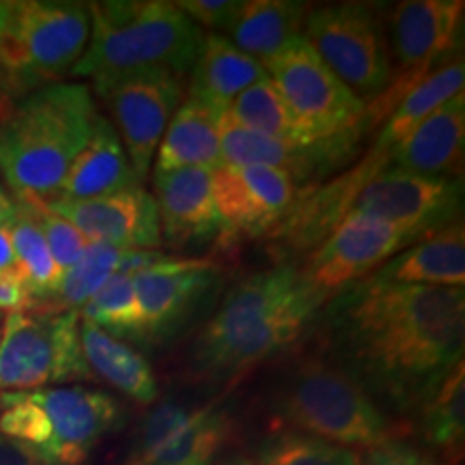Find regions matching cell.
Returning <instances> with one entry per match:
<instances>
[{
  "mask_svg": "<svg viewBox=\"0 0 465 465\" xmlns=\"http://www.w3.org/2000/svg\"><path fill=\"white\" fill-rule=\"evenodd\" d=\"M328 358L383 411H411L463 360L465 289L366 276L323 308Z\"/></svg>",
  "mask_w": 465,
  "mask_h": 465,
  "instance_id": "cell-1",
  "label": "cell"
},
{
  "mask_svg": "<svg viewBox=\"0 0 465 465\" xmlns=\"http://www.w3.org/2000/svg\"><path fill=\"white\" fill-rule=\"evenodd\" d=\"M328 302L291 263L243 278L201 328L192 369L207 380L242 373L298 342Z\"/></svg>",
  "mask_w": 465,
  "mask_h": 465,
  "instance_id": "cell-2",
  "label": "cell"
},
{
  "mask_svg": "<svg viewBox=\"0 0 465 465\" xmlns=\"http://www.w3.org/2000/svg\"><path fill=\"white\" fill-rule=\"evenodd\" d=\"M97 110L83 83L45 84L0 119V174L17 201H52L89 141Z\"/></svg>",
  "mask_w": 465,
  "mask_h": 465,
  "instance_id": "cell-3",
  "label": "cell"
},
{
  "mask_svg": "<svg viewBox=\"0 0 465 465\" xmlns=\"http://www.w3.org/2000/svg\"><path fill=\"white\" fill-rule=\"evenodd\" d=\"M86 7L91 17L89 44L72 75L91 78L93 91L151 69L185 75L194 67L205 42L203 28L177 3L106 0Z\"/></svg>",
  "mask_w": 465,
  "mask_h": 465,
  "instance_id": "cell-4",
  "label": "cell"
},
{
  "mask_svg": "<svg viewBox=\"0 0 465 465\" xmlns=\"http://www.w3.org/2000/svg\"><path fill=\"white\" fill-rule=\"evenodd\" d=\"M274 410L291 431L347 449L373 450L397 438L386 411L328 356H306L291 366L276 388Z\"/></svg>",
  "mask_w": 465,
  "mask_h": 465,
  "instance_id": "cell-5",
  "label": "cell"
},
{
  "mask_svg": "<svg viewBox=\"0 0 465 465\" xmlns=\"http://www.w3.org/2000/svg\"><path fill=\"white\" fill-rule=\"evenodd\" d=\"M84 3L0 0V91L31 93L72 74L89 44Z\"/></svg>",
  "mask_w": 465,
  "mask_h": 465,
  "instance_id": "cell-6",
  "label": "cell"
},
{
  "mask_svg": "<svg viewBox=\"0 0 465 465\" xmlns=\"http://www.w3.org/2000/svg\"><path fill=\"white\" fill-rule=\"evenodd\" d=\"M386 5L334 3L308 11L302 37L360 102H377L394 84L383 31Z\"/></svg>",
  "mask_w": 465,
  "mask_h": 465,
  "instance_id": "cell-7",
  "label": "cell"
},
{
  "mask_svg": "<svg viewBox=\"0 0 465 465\" xmlns=\"http://www.w3.org/2000/svg\"><path fill=\"white\" fill-rule=\"evenodd\" d=\"M93 380L80 345V315L33 308L7 315L0 332V392H31Z\"/></svg>",
  "mask_w": 465,
  "mask_h": 465,
  "instance_id": "cell-8",
  "label": "cell"
},
{
  "mask_svg": "<svg viewBox=\"0 0 465 465\" xmlns=\"http://www.w3.org/2000/svg\"><path fill=\"white\" fill-rule=\"evenodd\" d=\"M265 69L267 78L317 141L366 121V104L330 72L304 37L267 61Z\"/></svg>",
  "mask_w": 465,
  "mask_h": 465,
  "instance_id": "cell-9",
  "label": "cell"
},
{
  "mask_svg": "<svg viewBox=\"0 0 465 465\" xmlns=\"http://www.w3.org/2000/svg\"><path fill=\"white\" fill-rule=\"evenodd\" d=\"M461 177H424L386 166L358 190L347 216L405 226L422 240L461 223Z\"/></svg>",
  "mask_w": 465,
  "mask_h": 465,
  "instance_id": "cell-10",
  "label": "cell"
},
{
  "mask_svg": "<svg viewBox=\"0 0 465 465\" xmlns=\"http://www.w3.org/2000/svg\"><path fill=\"white\" fill-rule=\"evenodd\" d=\"M108 104L114 130L138 182L147 179L168 121L183 100V75L151 69L114 80L95 91Z\"/></svg>",
  "mask_w": 465,
  "mask_h": 465,
  "instance_id": "cell-11",
  "label": "cell"
},
{
  "mask_svg": "<svg viewBox=\"0 0 465 465\" xmlns=\"http://www.w3.org/2000/svg\"><path fill=\"white\" fill-rule=\"evenodd\" d=\"M416 242L420 237L405 226L369 216H347L308 254L300 270L317 293L332 300L339 291L373 274Z\"/></svg>",
  "mask_w": 465,
  "mask_h": 465,
  "instance_id": "cell-12",
  "label": "cell"
},
{
  "mask_svg": "<svg viewBox=\"0 0 465 465\" xmlns=\"http://www.w3.org/2000/svg\"><path fill=\"white\" fill-rule=\"evenodd\" d=\"M298 199V183L270 166H220L213 201L223 220V246L272 235Z\"/></svg>",
  "mask_w": 465,
  "mask_h": 465,
  "instance_id": "cell-13",
  "label": "cell"
},
{
  "mask_svg": "<svg viewBox=\"0 0 465 465\" xmlns=\"http://www.w3.org/2000/svg\"><path fill=\"white\" fill-rule=\"evenodd\" d=\"M369 127L371 124L366 119L364 124L336 136L308 144H291L246 130L232 119L229 110H224L220 114L223 166H270L287 173L295 183L315 182L339 171L353 158L360 138Z\"/></svg>",
  "mask_w": 465,
  "mask_h": 465,
  "instance_id": "cell-14",
  "label": "cell"
},
{
  "mask_svg": "<svg viewBox=\"0 0 465 465\" xmlns=\"http://www.w3.org/2000/svg\"><path fill=\"white\" fill-rule=\"evenodd\" d=\"M143 315V345L164 342L199 312L220 282L212 259L168 257L132 276Z\"/></svg>",
  "mask_w": 465,
  "mask_h": 465,
  "instance_id": "cell-15",
  "label": "cell"
},
{
  "mask_svg": "<svg viewBox=\"0 0 465 465\" xmlns=\"http://www.w3.org/2000/svg\"><path fill=\"white\" fill-rule=\"evenodd\" d=\"M231 433V418L216 403L188 410L166 401L144 418L124 465H213Z\"/></svg>",
  "mask_w": 465,
  "mask_h": 465,
  "instance_id": "cell-16",
  "label": "cell"
},
{
  "mask_svg": "<svg viewBox=\"0 0 465 465\" xmlns=\"http://www.w3.org/2000/svg\"><path fill=\"white\" fill-rule=\"evenodd\" d=\"M52 427L48 463L80 465L100 441L124 427L125 407L104 391L83 386L28 392Z\"/></svg>",
  "mask_w": 465,
  "mask_h": 465,
  "instance_id": "cell-17",
  "label": "cell"
},
{
  "mask_svg": "<svg viewBox=\"0 0 465 465\" xmlns=\"http://www.w3.org/2000/svg\"><path fill=\"white\" fill-rule=\"evenodd\" d=\"M42 205L74 224L89 242L110 243L119 250L162 246L158 207L143 185L91 201H48Z\"/></svg>",
  "mask_w": 465,
  "mask_h": 465,
  "instance_id": "cell-18",
  "label": "cell"
},
{
  "mask_svg": "<svg viewBox=\"0 0 465 465\" xmlns=\"http://www.w3.org/2000/svg\"><path fill=\"white\" fill-rule=\"evenodd\" d=\"M461 0H405L383 11L388 54L394 75L429 72L455 45L463 25Z\"/></svg>",
  "mask_w": 465,
  "mask_h": 465,
  "instance_id": "cell-19",
  "label": "cell"
},
{
  "mask_svg": "<svg viewBox=\"0 0 465 465\" xmlns=\"http://www.w3.org/2000/svg\"><path fill=\"white\" fill-rule=\"evenodd\" d=\"M153 201L162 242L173 250L205 246L223 235V220L213 201V171L209 168L155 173Z\"/></svg>",
  "mask_w": 465,
  "mask_h": 465,
  "instance_id": "cell-20",
  "label": "cell"
},
{
  "mask_svg": "<svg viewBox=\"0 0 465 465\" xmlns=\"http://www.w3.org/2000/svg\"><path fill=\"white\" fill-rule=\"evenodd\" d=\"M465 144V95L452 97L431 113L388 153V166L424 177H457Z\"/></svg>",
  "mask_w": 465,
  "mask_h": 465,
  "instance_id": "cell-21",
  "label": "cell"
},
{
  "mask_svg": "<svg viewBox=\"0 0 465 465\" xmlns=\"http://www.w3.org/2000/svg\"><path fill=\"white\" fill-rule=\"evenodd\" d=\"M132 185L143 183L132 171L114 125L97 113L89 141L69 166L52 201H91L132 188Z\"/></svg>",
  "mask_w": 465,
  "mask_h": 465,
  "instance_id": "cell-22",
  "label": "cell"
},
{
  "mask_svg": "<svg viewBox=\"0 0 465 465\" xmlns=\"http://www.w3.org/2000/svg\"><path fill=\"white\" fill-rule=\"evenodd\" d=\"M375 281L422 287L463 289L465 284V231L461 223L422 237L397 257L375 270Z\"/></svg>",
  "mask_w": 465,
  "mask_h": 465,
  "instance_id": "cell-23",
  "label": "cell"
},
{
  "mask_svg": "<svg viewBox=\"0 0 465 465\" xmlns=\"http://www.w3.org/2000/svg\"><path fill=\"white\" fill-rule=\"evenodd\" d=\"M224 110L212 104L185 97L182 106L174 110L173 119L155 151V173L174 168H209L218 171L223 166L220 151V114Z\"/></svg>",
  "mask_w": 465,
  "mask_h": 465,
  "instance_id": "cell-24",
  "label": "cell"
},
{
  "mask_svg": "<svg viewBox=\"0 0 465 465\" xmlns=\"http://www.w3.org/2000/svg\"><path fill=\"white\" fill-rule=\"evenodd\" d=\"M265 78L267 69L263 63L232 45L224 35L209 33L192 67L190 97L226 110L240 93Z\"/></svg>",
  "mask_w": 465,
  "mask_h": 465,
  "instance_id": "cell-25",
  "label": "cell"
},
{
  "mask_svg": "<svg viewBox=\"0 0 465 465\" xmlns=\"http://www.w3.org/2000/svg\"><path fill=\"white\" fill-rule=\"evenodd\" d=\"M308 7L295 0H248L224 37L265 65L302 37Z\"/></svg>",
  "mask_w": 465,
  "mask_h": 465,
  "instance_id": "cell-26",
  "label": "cell"
},
{
  "mask_svg": "<svg viewBox=\"0 0 465 465\" xmlns=\"http://www.w3.org/2000/svg\"><path fill=\"white\" fill-rule=\"evenodd\" d=\"M80 345L93 377H100L141 405L158 401L160 386L153 369L136 349L113 339L83 319H80Z\"/></svg>",
  "mask_w": 465,
  "mask_h": 465,
  "instance_id": "cell-27",
  "label": "cell"
},
{
  "mask_svg": "<svg viewBox=\"0 0 465 465\" xmlns=\"http://www.w3.org/2000/svg\"><path fill=\"white\" fill-rule=\"evenodd\" d=\"M465 86V65L461 58H452L441 67H435L433 72H427L422 80L411 86L405 93L403 100L392 108L391 119L381 127L380 136L373 151L386 155L405 141L418 125L427 119L429 114L435 113L440 106L452 97L463 93Z\"/></svg>",
  "mask_w": 465,
  "mask_h": 465,
  "instance_id": "cell-28",
  "label": "cell"
},
{
  "mask_svg": "<svg viewBox=\"0 0 465 465\" xmlns=\"http://www.w3.org/2000/svg\"><path fill=\"white\" fill-rule=\"evenodd\" d=\"M420 438L429 449L455 463L461 459L465 444V371L463 360L438 383V388L422 401Z\"/></svg>",
  "mask_w": 465,
  "mask_h": 465,
  "instance_id": "cell-29",
  "label": "cell"
},
{
  "mask_svg": "<svg viewBox=\"0 0 465 465\" xmlns=\"http://www.w3.org/2000/svg\"><path fill=\"white\" fill-rule=\"evenodd\" d=\"M237 124L250 132H257L261 136L274 138L281 143L308 144L317 138L308 132V127L295 116L284 97L270 78L252 84L226 108Z\"/></svg>",
  "mask_w": 465,
  "mask_h": 465,
  "instance_id": "cell-30",
  "label": "cell"
},
{
  "mask_svg": "<svg viewBox=\"0 0 465 465\" xmlns=\"http://www.w3.org/2000/svg\"><path fill=\"white\" fill-rule=\"evenodd\" d=\"M11 240H14L17 270L26 281L35 306L48 302L56 293L63 272L52 259L44 232L35 223L31 207L26 203L15 201V212L9 220Z\"/></svg>",
  "mask_w": 465,
  "mask_h": 465,
  "instance_id": "cell-31",
  "label": "cell"
},
{
  "mask_svg": "<svg viewBox=\"0 0 465 465\" xmlns=\"http://www.w3.org/2000/svg\"><path fill=\"white\" fill-rule=\"evenodd\" d=\"M124 252L125 250L110 246V243L91 242L83 257L63 274L56 293L48 302L35 308L80 312L86 302L106 284L108 278L116 274Z\"/></svg>",
  "mask_w": 465,
  "mask_h": 465,
  "instance_id": "cell-32",
  "label": "cell"
},
{
  "mask_svg": "<svg viewBox=\"0 0 465 465\" xmlns=\"http://www.w3.org/2000/svg\"><path fill=\"white\" fill-rule=\"evenodd\" d=\"M78 315L113 339L136 341L143 345V315L132 276L121 272L110 276Z\"/></svg>",
  "mask_w": 465,
  "mask_h": 465,
  "instance_id": "cell-33",
  "label": "cell"
},
{
  "mask_svg": "<svg viewBox=\"0 0 465 465\" xmlns=\"http://www.w3.org/2000/svg\"><path fill=\"white\" fill-rule=\"evenodd\" d=\"M257 465H364V455L315 435L282 431L261 446Z\"/></svg>",
  "mask_w": 465,
  "mask_h": 465,
  "instance_id": "cell-34",
  "label": "cell"
},
{
  "mask_svg": "<svg viewBox=\"0 0 465 465\" xmlns=\"http://www.w3.org/2000/svg\"><path fill=\"white\" fill-rule=\"evenodd\" d=\"M31 207V213L37 223L39 229L44 232V240L48 243V250L54 259L58 270L65 274L75 261L83 257V252L89 246V240L75 229L74 224H69L67 220L58 218L56 213H52L45 209L42 203L37 201H22Z\"/></svg>",
  "mask_w": 465,
  "mask_h": 465,
  "instance_id": "cell-35",
  "label": "cell"
},
{
  "mask_svg": "<svg viewBox=\"0 0 465 465\" xmlns=\"http://www.w3.org/2000/svg\"><path fill=\"white\" fill-rule=\"evenodd\" d=\"M177 7L183 11L199 28L226 33L232 25L237 14H240V0H182Z\"/></svg>",
  "mask_w": 465,
  "mask_h": 465,
  "instance_id": "cell-36",
  "label": "cell"
},
{
  "mask_svg": "<svg viewBox=\"0 0 465 465\" xmlns=\"http://www.w3.org/2000/svg\"><path fill=\"white\" fill-rule=\"evenodd\" d=\"M364 465H455L444 461V459L418 449L416 444L410 441L392 438L386 444L377 446L369 450V457L364 459Z\"/></svg>",
  "mask_w": 465,
  "mask_h": 465,
  "instance_id": "cell-37",
  "label": "cell"
},
{
  "mask_svg": "<svg viewBox=\"0 0 465 465\" xmlns=\"http://www.w3.org/2000/svg\"><path fill=\"white\" fill-rule=\"evenodd\" d=\"M35 308L33 295L26 287V281L22 278L20 270H9L0 274V311L7 315L14 312H28Z\"/></svg>",
  "mask_w": 465,
  "mask_h": 465,
  "instance_id": "cell-38",
  "label": "cell"
},
{
  "mask_svg": "<svg viewBox=\"0 0 465 465\" xmlns=\"http://www.w3.org/2000/svg\"><path fill=\"white\" fill-rule=\"evenodd\" d=\"M0 465H52L28 446L0 435Z\"/></svg>",
  "mask_w": 465,
  "mask_h": 465,
  "instance_id": "cell-39",
  "label": "cell"
},
{
  "mask_svg": "<svg viewBox=\"0 0 465 465\" xmlns=\"http://www.w3.org/2000/svg\"><path fill=\"white\" fill-rule=\"evenodd\" d=\"M15 250H14V240H11V226L9 220L5 224H0V274L3 272L15 270Z\"/></svg>",
  "mask_w": 465,
  "mask_h": 465,
  "instance_id": "cell-40",
  "label": "cell"
},
{
  "mask_svg": "<svg viewBox=\"0 0 465 465\" xmlns=\"http://www.w3.org/2000/svg\"><path fill=\"white\" fill-rule=\"evenodd\" d=\"M15 212V201L5 192L3 185H0V224H5L7 220H11Z\"/></svg>",
  "mask_w": 465,
  "mask_h": 465,
  "instance_id": "cell-41",
  "label": "cell"
},
{
  "mask_svg": "<svg viewBox=\"0 0 465 465\" xmlns=\"http://www.w3.org/2000/svg\"><path fill=\"white\" fill-rule=\"evenodd\" d=\"M9 106H11V104H9V95H7V93L0 91V119H3L5 113H7Z\"/></svg>",
  "mask_w": 465,
  "mask_h": 465,
  "instance_id": "cell-42",
  "label": "cell"
},
{
  "mask_svg": "<svg viewBox=\"0 0 465 465\" xmlns=\"http://www.w3.org/2000/svg\"><path fill=\"white\" fill-rule=\"evenodd\" d=\"M226 465H257V463L250 461V459H243V457H240V459H232V461H229Z\"/></svg>",
  "mask_w": 465,
  "mask_h": 465,
  "instance_id": "cell-43",
  "label": "cell"
},
{
  "mask_svg": "<svg viewBox=\"0 0 465 465\" xmlns=\"http://www.w3.org/2000/svg\"><path fill=\"white\" fill-rule=\"evenodd\" d=\"M0 332H3V328H0Z\"/></svg>",
  "mask_w": 465,
  "mask_h": 465,
  "instance_id": "cell-44",
  "label": "cell"
}]
</instances>
